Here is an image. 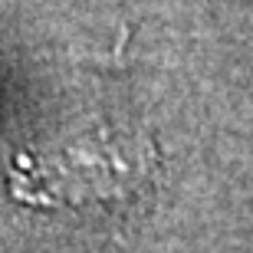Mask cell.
<instances>
[{"instance_id":"1","label":"cell","mask_w":253,"mask_h":253,"mask_svg":"<svg viewBox=\"0 0 253 253\" xmlns=\"http://www.w3.org/2000/svg\"><path fill=\"white\" fill-rule=\"evenodd\" d=\"M148 171V145L125 141L122 135H95L89 145H73L33 171L40 201H83L109 197L138 184Z\"/></svg>"}]
</instances>
